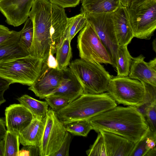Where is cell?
Returning a JSON list of instances; mask_svg holds the SVG:
<instances>
[{
    "instance_id": "cell-4",
    "label": "cell",
    "mask_w": 156,
    "mask_h": 156,
    "mask_svg": "<svg viewBox=\"0 0 156 156\" xmlns=\"http://www.w3.org/2000/svg\"><path fill=\"white\" fill-rule=\"evenodd\" d=\"M69 66L82 86L83 94H98L107 92L112 76L101 64L80 58L73 61Z\"/></svg>"
},
{
    "instance_id": "cell-27",
    "label": "cell",
    "mask_w": 156,
    "mask_h": 156,
    "mask_svg": "<svg viewBox=\"0 0 156 156\" xmlns=\"http://www.w3.org/2000/svg\"><path fill=\"white\" fill-rule=\"evenodd\" d=\"M65 126L66 131L75 136L86 137L93 129L91 125L87 120L75 121Z\"/></svg>"
},
{
    "instance_id": "cell-22",
    "label": "cell",
    "mask_w": 156,
    "mask_h": 156,
    "mask_svg": "<svg viewBox=\"0 0 156 156\" xmlns=\"http://www.w3.org/2000/svg\"><path fill=\"white\" fill-rule=\"evenodd\" d=\"M133 58L128 50L127 46H119L115 62L117 76H128Z\"/></svg>"
},
{
    "instance_id": "cell-14",
    "label": "cell",
    "mask_w": 156,
    "mask_h": 156,
    "mask_svg": "<svg viewBox=\"0 0 156 156\" xmlns=\"http://www.w3.org/2000/svg\"><path fill=\"white\" fill-rule=\"evenodd\" d=\"M142 55L133 58L128 77L156 86V58L147 62Z\"/></svg>"
},
{
    "instance_id": "cell-36",
    "label": "cell",
    "mask_w": 156,
    "mask_h": 156,
    "mask_svg": "<svg viewBox=\"0 0 156 156\" xmlns=\"http://www.w3.org/2000/svg\"><path fill=\"white\" fill-rule=\"evenodd\" d=\"M11 84L9 81L0 76V105L6 101L3 97L4 94Z\"/></svg>"
},
{
    "instance_id": "cell-8",
    "label": "cell",
    "mask_w": 156,
    "mask_h": 156,
    "mask_svg": "<svg viewBox=\"0 0 156 156\" xmlns=\"http://www.w3.org/2000/svg\"><path fill=\"white\" fill-rule=\"evenodd\" d=\"M77 43L80 58L92 63L109 64L114 66L109 53L87 22L78 36Z\"/></svg>"
},
{
    "instance_id": "cell-38",
    "label": "cell",
    "mask_w": 156,
    "mask_h": 156,
    "mask_svg": "<svg viewBox=\"0 0 156 156\" xmlns=\"http://www.w3.org/2000/svg\"><path fill=\"white\" fill-rule=\"evenodd\" d=\"M5 121L0 118V140L3 139L5 137L7 132L5 128Z\"/></svg>"
},
{
    "instance_id": "cell-13",
    "label": "cell",
    "mask_w": 156,
    "mask_h": 156,
    "mask_svg": "<svg viewBox=\"0 0 156 156\" xmlns=\"http://www.w3.org/2000/svg\"><path fill=\"white\" fill-rule=\"evenodd\" d=\"M5 115L7 130L19 135L33 118L30 112L20 104H12L6 107Z\"/></svg>"
},
{
    "instance_id": "cell-5",
    "label": "cell",
    "mask_w": 156,
    "mask_h": 156,
    "mask_svg": "<svg viewBox=\"0 0 156 156\" xmlns=\"http://www.w3.org/2000/svg\"><path fill=\"white\" fill-rule=\"evenodd\" d=\"M43 61L30 55L0 62V76L11 84L31 86L41 70Z\"/></svg>"
},
{
    "instance_id": "cell-17",
    "label": "cell",
    "mask_w": 156,
    "mask_h": 156,
    "mask_svg": "<svg viewBox=\"0 0 156 156\" xmlns=\"http://www.w3.org/2000/svg\"><path fill=\"white\" fill-rule=\"evenodd\" d=\"M64 70L65 75L64 80L58 88L49 95L62 97L70 103L83 94V89L69 68L67 67Z\"/></svg>"
},
{
    "instance_id": "cell-28",
    "label": "cell",
    "mask_w": 156,
    "mask_h": 156,
    "mask_svg": "<svg viewBox=\"0 0 156 156\" xmlns=\"http://www.w3.org/2000/svg\"><path fill=\"white\" fill-rule=\"evenodd\" d=\"M144 112L143 115L150 129L156 133V100L147 105Z\"/></svg>"
},
{
    "instance_id": "cell-11",
    "label": "cell",
    "mask_w": 156,
    "mask_h": 156,
    "mask_svg": "<svg viewBox=\"0 0 156 156\" xmlns=\"http://www.w3.org/2000/svg\"><path fill=\"white\" fill-rule=\"evenodd\" d=\"M65 78L64 70L50 68L46 61L43 62L39 74L28 89L40 99H44L58 88Z\"/></svg>"
},
{
    "instance_id": "cell-23",
    "label": "cell",
    "mask_w": 156,
    "mask_h": 156,
    "mask_svg": "<svg viewBox=\"0 0 156 156\" xmlns=\"http://www.w3.org/2000/svg\"><path fill=\"white\" fill-rule=\"evenodd\" d=\"M87 22L85 12L82 9L80 13L70 18L67 17L65 37H68L71 41L76 34L85 27Z\"/></svg>"
},
{
    "instance_id": "cell-20",
    "label": "cell",
    "mask_w": 156,
    "mask_h": 156,
    "mask_svg": "<svg viewBox=\"0 0 156 156\" xmlns=\"http://www.w3.org/2000/svg\"><path fill=\"white\" fill-rule=\"evenodd\" d=\"M20 35L0 44V62L29 55L19 43Z\"/></svg>"
},
{
    "instance_id": "cell-9",
    "label": "cell",
    "mask_w": 156,
    "mask_h": 156,
    "mask_svg": "<svg viewBox=\"0 0 156 156\" xmlns=\"http://www.w3.org/2000/svg\"><path fill=\"white\" fill-rule=\"evenodd\" d=\"M112 14V12L91 14L85 12V16L87 22L106 48L115 67L119 45L115 32Z\"/></svg>"
},
{
    "instance_id": "cell-2",
    "label": "cell",
    "mask_w": 156,
    "mask_h": 156,
    "mask_svg": "<svg viewBox=\"0 0 156 156\" xmlns=\"http://www.w3.org/2000/svg\"><path fill=\"white\" fill-rule=\"evenodd\" d=\"M28 17L32 22L34 31L51 36L54 55L65 38L67 17L64 9L48 0H35Z\"/></svg>"
},
{
    "instance_id": "cell-34",
    "label": "cell",
    "mask_w": 156,
    "mask_h": 156,
    "mask_svg": "<svg viewBox=\"0 0 156 156\" xmlns=\"http://www.w3.org/2000/svg\"><path fill=\"white\" fill-rule=\"evenodd\" d=\"M39 147L33 145L24 146L19 150L18 156H40Z\"/></svg>"
},
{
    "instance_id": "cell-12",
    "label": "cell",
    "mask_w": 156,
    "mask_h": 156,
    "mask_svg": "<svg viewBox=\"0 0 156 156\" xmlns=\"http://www.w3.org/2000/svg\"><path fill=\"white\" fill-rule=\"evenodd\" d=\"M35 0H0V11L9 25L18 27L25 22Z\"/></svg>"
},
{
    "instance_id": "cell-35",
    "label": "cell",
    "mask_w": 156,
    "mask_h": 156,
    "mask_svg": "<svg viewBox=\"0 0 156 156\" xmlns=\"http://www.w3.org/2000/svg\"><path fill=\"white\" fill-rule=\"evenodd\" d=\"M51 3L63 9L74 7L78 5L81 0H48Z\"/></svg>"
},
{
    "instance_id": "cell-3",
    "label": "cell",
    "mask_w": 156,
    "mask_h": 156,
    "mask_svg": "<svg viewBox=\"0 0 156 156\" xmlns=\"http://www.w3.org/2000/svg\"><path fill=\"white\" fill-rule=\"evenodd\" d=\"M117 105L107 92L98 94H83L56 113L59 119L66 125L75 121L87 120Z\"/></svg>"
},
{
    "instance_id": "cell-24",
    "label": "cell",
    "mask_w": 156,
    "mask_h": 156,
    "mask_svg": "<svg viewBox=\"0 0 156 156\" xmlns=\"http://www.w3.org/2000/svg\"><path fill=\"white\" fill-rule=\"evenodd\" d=\"M71 41L68 37H66L56 50L57 68L59 70H65L70 63L72 57Z\"/></svg>"
},
{
    "instance_id": "cell-29",
    "label": "cell",
    "mask_w": 156,
    "mask_h": 156,
    "mask_svg": "<svg viewBox=\"0 0 156 156\" xmlns=\"http://www.w3.org/2000/svg\"><path fill=\"white\" fill-rule=\"evenodd\" d=\"M86 153L89 156H107L103 138L100 132H98L96 140Z\"/></svg>"
},
{
    "instance_id": "cell-15",
    "label": "cell",
    "mask_w": 156,
    "mask_h": 156,
    "mask_svg": "<svg viewBox=\"0 0 156 156\" xmlns=\"http://www.w3.org/2000/svg\"><path fill=\"white\" fill-rule=\"evenodd\" d=\"M115 32L119 46H127L133 38L127 8L121 5L112 12Z\"/></svg>"
},
{
    "instance_id": "cell-42",
    "label": "cell",
    "mask_w": 156,
    "mask_h": 156,
    "mask_svg": "<svg viewBox=\"0 0 156 156\" xmlns=\"http://www.w3.org/2000/svg\"><path fill=\"white\" fill-rule=\"evenodd\" d=\"M152 47L153 50L155 52H156V39H155L152 42Z\"/></svg>"
},
{
    "instance_id": "cell-6",
    "label": "cell",
    "mask_w": 156,
    "mask_h": 156,
    "mask_svg": "<svg viewBox=\"0 0 156 156\" xmlns=\"http://www.w3.org/2000/svg\"><path fill=\"white\" fill-rule=\"evenodd\" d=\"M127 8L133 37L150 39L156 29V0H132Z\"/></svg>"
},
{
    "instance_id": "cell-10",
    "label": "cell",
    "mask_w": 156,
    "mask_h": 156,
    "mask_svg": "<svg viewBox=\"0 0 156 156\" xmlns=\"http://www.w3.org/2000/svg\"><path fill=\"white\" fill-rule=\"evenodd\" d=\"M67 131L56 113L48 109L40 145V156H53L62 144Z\"/></svg>"
},
{
    "instance_id": "cell-33",
    "label": "cell",
    "mask_w": 156,
    "mask_h": 156,
    "mask_svg": "<svg viewBox=\"0 0 156 156\" xmlns=\"http://www.w3.org/2000/svg\"><path fill=\"white\" fill-rule=\"evenodd\" d=\"M20 31L10 30L5 26L0 24V44L20 35Z\"/></svg>"
},
{
    "instance_id": "cell-31",
    "label": "cell",
    "mask_w": 156,
    "mask_h": 156,
    "mask_svg": "<svg viewBox=\"0 0 156 156\" xmlns=\"http://www.w3.org/2000/svg\"><path fill=\"white\" fill-rule=\"evenodd\" d=\"M44 99L51 109L55 112L63 109L70 103L66 98L58 96L49 95Z\"/></svg>"
},
{
    "instance_id": "cell-32",
    "label": "cell",
    "mask_w": 156,
    "mask_h": 156,
    "mask_svg": "<svg viewBox=\"0 0 156 156\" xmlns=\"http://www.w3.org/2000/svg\"><path fill=\"white\" fill-rule=\"evenodd\" d=\"M71 140V134L67 131L62 144L53 156H69Z\"/></svg>"
},
{
    "instance_id": "cell-40",
    "label": "cell",
    "mask_w": 156,
    "mask_h": 156,
    "mask_svg": "<svg viewBox=\"0 0 156 156\" xmlns=\"http://www.w3.org/2000/svg\"><path fill=\"white\" fill-rule=\"evenodd\" d=\"M132 0H120L121 5L125 7L128 8Z\"/></svg>"
},
{
    "instance_id": "cell-39",
    "label": "cell",
    "mask_w": 156,
    "mask_h": 156,
    "mask_svg": "<svg viewBox=\"0 0 156 156\" xmlns=\"http://www.w3.org/2000/svg\"><path fill=\"white\" fill-rule=\"evenodd\" d=\"M0 156H4V143L3 139L0 140Z\"/></svg>"
},
{
    "instance_id": "cell-18",
    "label": "cell",
    "mask_w": 156,
    "mask_h": 156,
    "mask_svg": "<svg viewBox=\"0 0 156 156\" xmlns=\"http://www.w3.org/2000/svg\"><path fill=\"white\" fill-rule=\"evenodd\" d=\"M45 118L40 120L33 118L30 124L19 134L20 143L23 146L39 147L43 136Z\"/></svg>"
},
{
    "instance_id": "cell-19",
    "label": "cell",
    "mask_w": 156,
    "mask_h": 156,
    "mask_svg": "<svg viewBox=\"0 0 156 156\" xmlns=\"http://www.w3.org/2000/svg\"><path fill=\"white\" fill-rule=\"evenodd\" d=\"M121 5L120 0H82V9L91 14L113 12Z\"/></svg>"
},
{
    "instance_id": "cell-37",
    "label": "cell",
    "mask_w": 156,
    "mask_h": 156,
    "mask_svg": "<svg viewBox=\"0 0 156 156\" xmlns=\"http://www.w3.org/2000/svg\"><path fill=\"white\" fill-rule=\"evenodd\" d=\"M46 62L48 66L50 68L54 69L57 68V62L56 58L53 56V55L52 54L51 48Z\"/></svg>"
},
{
    "instance_id": "cell-26",
    "label": "cell",
    "mask_w": 156,
    "mask_h": 156,
    "mask_svg": "<svg viewBox=\"0 0 156 156\" xmlns=\"http://www.w3.org/2000/svg\"><path fill=\"white\" fill-rule=\"evenodd\" d=\"M25 23L23 28L20 31L19 43L22 48L29 54L33 38V25L29 17Z\"/></svg>"
},
{
    "instance_id": "cell-1",
    "label": "cell",
    "mask_w": 156,
    "mask_h": 156,
    "mask_svg": "<svg viewBox=\"0 0 156 156\" xmlns=\"http://www.w3.org/2000/svg\"><path fill=\"white\" fill-rule=\"evenodd\" d=\"M87 120L97 133L102 131L112 133L134 144L149 128L143 114L137 108L132 106H117Z\"/></svg>"
},
{
    "instance_id": "cell-21",
    "label": "cell",
    "mask_w": 156,
    "mask_h": 156,
    "mask_svg": "<svg viewBox=\"0 0 156 156\" xmlns=\"http://www.w3.org/2000/svg\"><path fill=\"white\" fill-rule=\"evenodd\" d=\"M17 100L30 112L33 118L40 120L45 118L48 110V105L46 101L37 100L27 94L23 95Z\"/></svg>"
},
{
    "instance_id": "cell-41",
    "label": "cell",
    "mask_w": 156,
    "mask_h": 156,
    "mask_svg": "<svg viewBox=\"0 0 156 156\" xmlns=\"http://www.w3.org/2000/svg\"><path fill=\"white\" fill-rule=\"evenodd\" d=\"M156 156V147L149 150L145 156Z\"/></svg>"
},
{
    "instance_id": "cell-16",
    "label": "cell",
    "mask_w": 156,
    "mask_h": 156,
    "mask_svg": "<svg viewBox=\"0 0 156 156\" xmlns=\"http://www.w3.org/2000/svg\"><path fill=\"white\" fill-rule=\"evenodd\" d=\"M99 132L103 138L107 156H130L135 144L118 135L102 131Z\"/></svg>"
},
{
    "instance_id": "cell-25",
    "label": "cell",
    "mask_w": 156,
    "mask_h": 156,
    "mask_svg": "<svg viewBox=\"0 0 156 156\" xmlns=\"http://www.w3.org/2000/svg\"><path fill=\"white\" fill-rule=\"evenodd\" d=\"M3 139L4 143V156H18L20 144L19 135L7 130Z\"/></svg>"
},
{
    "instance_id": "cell-7",
    "label": "cell",
    "mask_w": 156,
    "mask_h": 156,
    "mask_svg": "<svg viewBox=\"0 0 156 156\" xmlns=\"http://www.w3.org/2000/svg\"><path fill=\"white\" fill-rule=\"evenodd\" d=\"M107 92L117 104L137 108L143 106L146 99V94L142 83L128 76H112Z\"/></svg>"
},
{
    "instance_id": "cell-30",
    "label": "cell",
    "mask_w": 156,
    "mask_h": 156,
    "mask_svg": "<svg viewBox=\"0 0 156 156\" xmlns=\"http://www.w3.org/2000/svg\"><path fill=\"white\" fill-rule=\"evenodd\" d=\"M152 132L149 127L147 131L143 137L135 144L130 156H146L148 151L146 147V139Z\"/></svg>"
}]
</instances>
